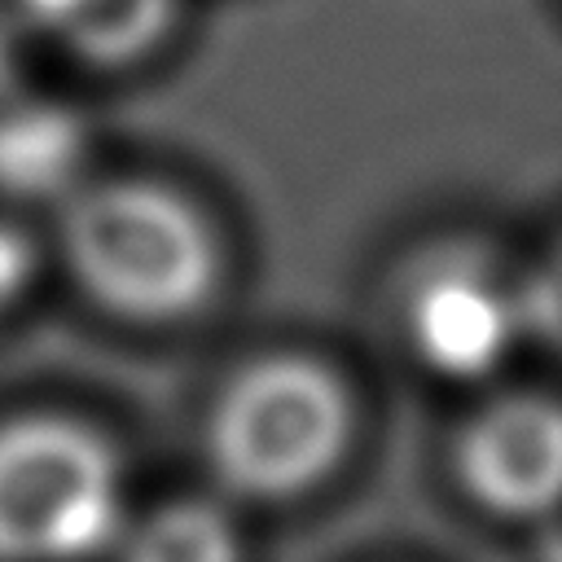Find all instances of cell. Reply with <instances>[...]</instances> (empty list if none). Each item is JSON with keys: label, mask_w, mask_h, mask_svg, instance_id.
<instances>
[{"label": "cell", "mask_w": 562, "mask_h": 562, "mask_svg": "<svg viewBox=\"0 0 562 562\" xmlns=\"http://www.w3.org/2000/svg\"><path fill=\"white\" fill-rule=\"evenodd\" d=\"M61 259L75 285L132 325H176L220 285L206 215L158 180H97L61 202Z\"/></svg>", "instance_id": "obj_1"}, {"label": "cell", "mask_w": 562, "mask_h": 562, "mask_svg": "<svg viewBox=\"0 0 562 562\" xmlns=\"http://www.w3.org/2000/svg\"><path fill=\"white\" fill-rule=\"evenodd\" d=\"M88 127L57 101H0V198L66 202L83 184Z\"/></svg>", "instance_id": "obj_6"}, {"label": "cell", "mask_w": 562, "mask_h": 562, "mask_svg": "<svg viewBox=\"0 0 562 562\" xmlns=\"http://www.w3.org/2000/svg\"><path fill=\"white\" fill-rule=\"evenodd\" d=\"M123 527L127 479L101 430L61 413L0 422V562H92Z\"/></svg>", "instance_id": "obj_3"}, {"label": "cell", "mask_w": 562, "mask_h": 562, "mask_svg": "<svg viewBox=\"0 0 562 562\" xmlns=\"http://www.w3.org/2000/svg\"><path fill=\"white\" fill-rule=\"evenodd\" d=\"M461 492L496 518H544L562 483V413L549 395L509 391L474 408L452 439Z\"/></svg>", "instance_id": "obj_4"}, {"label": "cell", "mask_w": 562, "mask_h": 562, "mask_svg": "<svg viewBox=\"0 0 562 562\" xmlns=\"http://www.w3.org/2000/svg\"><path fill=\"white\" fill-rule=\"evenodd\" d=\"M404 329L413 342V356L457 382L487 378L505 364L518 334L514 290L492 277V268L474 259H439L417 272L408 299H404Z\"/></svg>", "instance_id": "obj_5"}, {"label": "cell", "mask_w": 562, "mask_h": 562, "mask_svg": "<svg viewBox=\"0 0 562 562\" xmlns=\"http://www.w3.org/2000/svg\"><path fill=\"white\" fill-rule=\"evenodd\" d=\"M75 4H79V0H18V9H22L35 26H48V31H53Z\"/></svg>", "instance_id": "obj_10"}, {"label": "cell", "mask_w": 562, "mask_h": 562, "mask_svg": "<svg viewBox=\"0 0 562 562\" xmlns=\"http://www.w3.org/2000/svg\"><path fill=\"white\" fill-rule=\"evenodd\" d=\"M31 281H35V246L18 224L0 220V316L26 294Z\"/></svg>", "instance_id": "obj_9"}, {"label": "cell", "mask_w": 562, "mask_h": 562, "mask_svg": "<svg viewBox=\"0 0 562 562\" xmlns=\"http://www.w3.org/2000/svg\"><path fill=\"white\" fill-rule=\"evenodd\" d=\"M110 553L119 562H241V531L220 505L184 496L123 527Z\"/></svg>", "instance_id": "obj_8"}, {"label": "cell", "mask_w": 562, "mask_h": 562, "mask_svg": "<svg viewBox=\"0 0 562 562\" xmlns=\"http://www.w3.org/2000/svg\"><path fill=\"white\" fill-rule=\"evenodd\" d=\"M180 0H79L53 35L83 66H132L145 61L176 26Z\"/></svg>", "instance_id": "obj_7"}, {"label": "cell", "mask_w": 562, "mask_h": 562, "mask_svg": "<svg viewBox=\"0 0 562 562\" xmlns=\"http://www.w3.org/2000/svg\"><path fill=\"white\" fill-rule=\"evenodd\" d=\"M356 404L347 382L299 351L241 364L206 413V465L241 501H294L347 457Z\"/></svg>", "instance_id": "obj_2"}]
</instances>
